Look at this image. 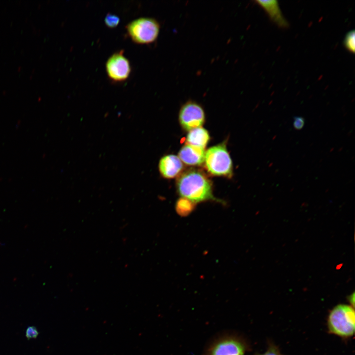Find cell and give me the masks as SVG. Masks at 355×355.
I'll use <instances>...</instances> for the list:
<instances>
[{
    "label": "cell",
    "mask_w": 355,
    "mask_h": 355,
    "mask_svg": "<svg viewBox=\"0 0 355 355\" xmlns=\"http://www.w3.org/2000/svg\"><path fill=\"white\" fill-rule=\"evenodd\" d=\"M177 189L182 197L194 203L214 199L210 181L198 170H188L181 175L177 181Z\"/></svg>",
    "instance_id": "obj_1"
},
{
    "label": "cell",
    "mask_w": 355,
    "mask_h": 355,
    "mask_svg": "<svg viewBox=\"0 0 355 355\" xmlns=\"http://www.w3.org/2000/svg\"><path fill=\"white\" fill-rule=\"evenodd\" d=\"M248 348V343L242 335L232 330H227L211 338L202 355H245Z\"/></svg>",
    "instance_id": "obj_2"
},
{
    "label": "cell",
    "mask_w": 355,
    "mask_h": 355,
    "mask_svg": "<svg viewBox=\"0 0 355 355\" xmlns=\"http://www.w3.org/2000/svg\"><path fill=\"white\" fill-rule=\"evenodd\" d=\"M355 315L354 307L339 304L330 311L327 319L329 331L343 338L352 336L355 331Z\"/></svg>",
    "instance_id": "obj_3"
},
{
    "label": "cell",
    "mask_w": 355,
    "mask_h": 355,
    "mask_svg": "<svg viewBox=\"0 0 355 355\" xmlns=\"http://www.w3.org/2000/svg\"><path fill=\"white\" fill-rule=\"evenodd\" d=\"M125 29L127 35L135 43L149 44L157 38L160 30V25L155 18L142 17L129 22Z\"/></svg>",
    "instance_id": "obj_4"
},
{
    "label": "cell",
    "mask_w": 355,
    "mask_h": 355,
    "mask_svg": "<svg viewBox=\"0 0 355 355\" xmlns=\"http://www.w3.org/2000/svg\"><path fill=\"white\" fill-rule=\"evenodd\" d=\"M204 161L208 171L211 174L229 177L232 176V160L224 143L209 148L205 152Z\"/></svg>",
    "instance_id": "obj_5"
},
{
    "label": "cell",
    "mask_w": 355,
    "mask_h": 355,
    "mask_svg": "<svg viewBox=\"0 0 355 355\" xmlns=\"http://www.w3.org/2000/svg\"><path fill=\"white\" fill-rule=\"evenodd\" d=\"M106 70L108 77L114 82H122L129 77L131 67L129 60L124 55L123 49L109 57L106 63Z\"/></svg>",
    "instance_id": "obj_6"
},
{
    "label": "cell",
    "mask_w": 355,
    "mask_h": 355,
    "mask_svg": "<svg viewBox=\"0 0 355 355\" xmlns=\"http://www.w3.org/2000/svg\"><path fill=\"white\" fill-rule=\"evenodd\" d=\"M205 112L197 102L189 100L181 107L178 115L182 127L187 131L200 127L205 121Z\"/></svg>",
    "instance_id": "obj_7"
},
{
    "label": "cell",
    "mask_w": 355,
    "mask_h": 355,
    "mask_svg": "<svg viewBox=\"0 0 355 355\" xmlns=\"http://www.w3.org/2000/svg\"><path fill=\"white\" fill-rule=\"evenodd\" d=\"M159 172L162 177L171 178L176 177L183 168L178 157L175 155H167L162 157L158 164Z\"/></svg>",
    "instance_id": "obj_8"
},
{
    "label": "cell",
    "mask_w": 355,
    "mask_h": 355,
    "mask_svg": "<svg viewBox=\"0 0 355 355\" xmlns=\"http://www.w3.org/2000/svg\"><path fill=\"white\" fill-rule=\"evenodd\" d=\"M206 151L204 148L188 144L183 146L178 152L179 158L188 165H200L205 160Z\"/></svg>",
    "instance_id": "obj_9"
},
{
    "label": "cell",
    "mask_w": 355,
    "mask_h": 355,
    "mask_svg": "<svg viewBox=\"0 0 355 355\" xmlns=\"http://www.w3.org/2000/svg\"><path fill=\"white\" fill-rule=\"evenodd\" d=\"M255 2L266 11L271 20L278 26L281 28L288 27V22L283 16L277 0H259Z\"/></svg>",
    "instance_id": "obj_10"
},
{
    "label": "cell",
    "mask_w": 355,
    "mask_h": 355,
    "mask_svg": "<svg viewBox=\"0 0 355 355\" xmlns=\"http://www.w3.org/2000/svg\"><path fill=\"white\" fill-rule=\"evenodd\" d=\"M210 139L208 132L202 127L189 131L186 138L187 144L204 148Z\"/></svg>",
    "instance_id": "obj_11"
},
{
    "label": "cell",
    "mask_w": 355,
    "mask_h": 355,
    "mask_svg": "<svg viewBox=\"0 0 355 355\" xmlns=\"http://www.w3.org/2000/svg\"><path fill=\"white\" fill-rule=\"evenodd\" d=\"M194 206L193 202L186 198L181 197L176 203V210L178 214L184 216L193 211Z\"/></svg>",
    "instance_id": "obj_12"
},
{
    "label": "cell",
    "mask_w": 355,
    "mask_h": 355,
    "mask_svg": "<svg viewBox=\"0 0 355 355\" xmlns=\"http://www.w3.org/2000/svg\"><path fill=\"white\" fill-rule=\"evenodd\" d=\"M344 44L348 50L352 53H354L355 48V35L354 30L351 31L346 34L344 40Z\"/></svg>",
    "instance_id": "obj_13"
},
{
    "label": "cell",
    "mask_w": 355,
    "mask_h": 355,
    "mask_svg": "<svg viewBox=\"0 0 355 355\" xmlns=\"http://www.w3.org/2000/svg\"><path fill=\"white\" fill-rule=\"evenodd\" d=\"M104 22L107 27L113 28L119 24L120 18L115 14L108 13L105 17Z\"/></svg>",
    "instance_id": "obj_14"
},
{
    "label": "cell",
    "mask_w": 355,
    "mask_h": 355,
    "mask_svg": "<svg viewBox=\"0 0 355 355\" xmlns=\"http://www.w3.org/2000/svg\"><path fill=\"white\" fill-rule=\"evenodd\" d=\"M39 335V332L36 326H28L26 330L25 336L28 340L36 339Z\"/></svg>",
    "instance_id": "obj_15"
},
{
    "label": "cell",
    "mask_w": 355,
    "mask_h": 355,
    "mask_svg": "<svg viewBox=\"0 0 355 355\" xmlns=\"http://www.w3.org/2000/svg\"><path fill=\"white\" fill-rule=\"evenodd\" d=\"M305 124V119L301 116H296L294 118L293 126L295 129L297 130H301Z\"/></svg>",
    "instance_id": "obj_16"
},
{
    "label": "cell",
    "mask_w": 355,
    "mask_h": 355,
    "mask_svg": "<svg viewBox=\"0 0 355 355\" xmlns=\"http://www.w3.org/2000/svg\"><path fill=\"white\" fill-rule=\"evenodd\" d=\"M257 355H282L278 349L274 345L270 346L267 350L262 354Z\"/></svg>",
    "instance_id": "obj_17"
},
{
    "label": "cell",
    "mask_w": 355,
    "mask_h": 355,
    "mask_svg": "<svg viewBox=\"0 0 355 355\" xmlns=\"http://www.w3.org/2000/svg\"><path fill=\"white\" fill-rule=\"evenodd\" d=\"M354 299H355V296H354V293H353L352 295L350 296L349 300L350 302V303L353 305H354Z\"/></svg>",
    "instance_id": "obj_18"
}]
</instances>
